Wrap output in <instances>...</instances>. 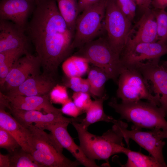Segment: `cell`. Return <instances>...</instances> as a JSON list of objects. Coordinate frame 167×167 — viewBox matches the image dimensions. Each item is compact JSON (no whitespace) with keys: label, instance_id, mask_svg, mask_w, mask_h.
Listing matches in <instances>:
<instances>
[{"label":"cell","instance_id":"1","mask_svg":"<svg viewBox=\"0 0 167 167\" xmlns=\"http://www.w3.org/2000/svg\"><path fill=\"white\" fill-rule=\"evenodd\" d=\"M25 32L40 61L42 74L54 78L59 65L74 49V34L60 14L56 0H36Z\"/></svg>","mask_w":167,"mask_h":167},{"label":"cell","instance_id":"2","mask_svg":"<svg viewBox=\"0 0 167 167\" xmlns=\"http://www.w3.org/2000/svg\"><path fill=\"white\" fill-rule=\"evenodd\" d=\"M121 120H117L111 129L101 136L97 135L83 128L80 123L74 121L71 123L76 130L80 147L86 156L93 161L104 160L109 164L110 157L116 154L123 153L125 148L121 130Z\"/></svg>","mask_w":167,"mask_h":167},{"label":"cell","instance_id":"3","mask_svg":"<svg viewBox=\"0 0 167 167\" xmlns=\"http://www.w3.org/2000/svg\"><path fill=\"white\" fill-rule=\"evenodd\" d=\"M108 105L120 115L121 119L132 122V127L151 130L167 129L165 111L160 106L149 102L140 100L118 103L115 98H113Z\"/></svg>","mask_w":167,"mask_h":167},{"label":"cell","instance_id":"4","mask_svg":"<svg viewBox=\"0 0 167 167\" xmlns=\"http://www.w3.org/2000/svg\"><path fill=\"white\" fill-rule=\"evenodd\" d=\"M28 128L31 134V154L42 167H75L81 165L63 154V148L51 133L48 134L34 124Z\"/></svg>","mask_w":167,"mask_h":167},{"label":"cell","instance_id":"5","mask_svg":"<svg viewBox=\"0 0 167 167\" xmlns=\"http://www.w3.org/2000/svg\"><path fill=\"white\" fill-rule=\"evenodd\" d=\"M74 55L86 58L90 63L104 70L110 79L116 82L125 68L120 56L111 47L106 36H100L87 43Z\"/></svg>","mask_w":167,"mask_h":167},{"label":"cell","instance_id":"6","mask_svg":"<svg viewBox=\"0 0 167 167\" xmlns=\"http://www.w3.org/2000/svg\"><path fill=\"white\" fill-rule=\"evenodd\" d=\"M107 0H101L85 9L76 22L73 42L79 49L97 37L104 32Z\"/></svg>","mask_w":167,"mask_h":167},{"label":"cell","instance_id":"7","mask_svg":"<svg viewBox=\"0 0 167 167\" xmlns=\"http://www.w3.org/2000/svg\"><path fill=\"white\" fill-rule=\"evenodd\" d=\"M117 83V96L122 102H132L143 99L160 106V97L153 94L143 75L137 69L125 67L119 75Z\"/></svg>","mask_w":167,"mask_h":167},{"label":"cell","instance_id":"8","mask_svg":"<svg viewBox=\"0 0 167 167\" xmlns=\"http://www.w3.org/2000/svg\"><path fill=\"white\" fill-rule=\"evenodd\" d=\"M132 21L120 11L115 0H107L105 28L107 40L120 56L132 27Z\"/></svg>","mask_w":167,"mask_h":167},{"label":"cell","instance_id":"9","mask_svg":"<svg viewBox=\"0 0 167 167\" xmlns=\"http://www.w3.org/2000/svg\"><path fill=\"white\" fill-rule=\"evenodd\" d=\"M132 68L140 71L152 92L160 97V106L167 114V67L156 60L139 63Z\"/></svg>","mask_w":167,"mask_h":167},{"label":"cell","instance_id":"10","mask_svg":"<svg viewBox=\"0 0 167 167\" xmlns=\"http://www.w3.org/2000/svg\"><path fill=\"white\" fill-rule=\"evenodd\" d=\"M167 54V44L158 41L141 43L125 47L120 55L121 60L126 67L132 68L137 64L148 61L158 60Z\"/></svg>","mask_w":167,"mask_h":167},{"label":"cell","instance_id":"11","mask_svg":"<svg viewBox=\"0 0 167 167\" xmlns=\"http://www.w3.org/2000/svg\"><path fill=\"white\" fill-rule=\"evenodd\" d=\"M127 125L122 121L121 130L127 144L131 139L145 149L160 163L162 167H167L163 154V148L165 143L156 134L154 130L149 131H143L141 129L132 127L128 130Z\"/></svg>","mask_w":167,"mask_h":167},{"label":"cell","instance_id":"12","mask_svg":"<svg viewBox=\"0 0 167 167\" xmlns=\"http://www.w3.org/2000/svg\"><path fill=\"white\" fill-rule=\"evenodd\" d=\"M0 105L6 108L11 114L23 126L28 128L34 124L41 128L49 124L62 122L71 123L74 121L81 122L82 119L78 118H68L63 116L62 113H49L44 114L37 110H27L15 109L9 105L2 99H0Z\"/></svg>","mask_w":167,"mask_h":167},{"label":"cell","instance_id":"13","mask_svg":"<svg viewBox=\"0 0 167 167\" xmlns=\"http://www.w3.org/2000/svg\"><path fill=\"white\" fill-rule=\"evenodd\" d=\"M40 61L29 53L20 57L7 75L3 87L7 91L22 84L29 77L40 74Z\"/></svg>","mask_w":167,"mask_h":167},{"label":"cell","instance_id":"14","mask_svg":"<svg viewBox=\"0 0 167 167\" xmlns=\"http://www.w3.org/2000/svg\"><path fill=\"white\" fill-rule=\"evenodd\" d=\"M158 40L154 11L149 7L143 11L140 19L132 27L125 47L139 43L156 42Z\"/></svg>","mask_w":167,"mask_h":167},{"label":"cell","instance_id":"15","mask_svg":"<svg viewBox=\"0 0 167 167\" xmlns=\"http://www.w3.org/2000/svg\"><path fill=\"white\" fill-rule=\"evenodd\" d=\"M69 123L59 122L45 126L41 129L49 131L61 146L69 151L81 165L86 167H99L94 161L88 158L80 146L75 142L67 130Z\"/></svg>","mask_w":167,"mask_h":167},{"label":"cell","instance_id":"16","mask_svg":"<svg viewBox=\"0 0 167 167\" xmlns=\"http://www.w3.org/2000/svg\"><path fill=\"white\" fill-rule=\"evenodd\" d=\"M36 0H1L0 19L11 21L25 29Z\"/></svg>","mask_w":167,"mask_h":167},{"label":"cell","instance_id":"17","mask_svg":"<svg viewBox=\"0 0 167 167\" xmlns=\"http://www.w3.org/2000/svg\"><path fill=\"white\" fill-rule=\"evenodd\" d=\"M30 42L25 29L11 21L0 19V53L16 49L28 51Z\"/></svg>","mask_w":167,"mask_h":167},{"label":"cell","instance_id":"18","mask_svg":"<svg viewBox=\"0 0 167 167\" xmlns=\"http://www.w3.org/2000/svg\"><path fill=\"white\" fill-rule=\"evenodd\" d=\"M49 95L9 96L0 92V97L11 106L15 109L27 110H43L45 113H62L61 109L54 107L52 104Z\"/></svg>","mask_w":167,"mask_h":167},{"label":"cell","instance_id":"19","mask_svg":"<svg viewBox=\"0 0 167 167\" xmlns=\"http://www.w3.org/2000/svg\"><path fill=\"white\" fill-rule=\"evenodd\" d=\"M57 84L54 78L40 74L29 77L18 87L8 91L6 95L9 96L45 95L49 94Z\"/></svg>","mask_w":167,"mask_h":167},{"label":"cell","instance_id":"20","mask_svg":"<svg viewBox=\"0 0 167 167\" xmlns=\"http://www.w3.org/2000/svg\"><path fill=\"white\" fill-rule=\"evenodd\" d=\"M5 108L0 105V127L10 133L16 139L21 148L31 153L32 151L31 134Z\"/></svg>","mask_w":167,"mask_h":167},{"label":"cell","instance_id":"21","mask_svg":"<svg viewBox=\"0 0 167 167\" xmlns=\"http://www.w3.org/2000/svg\"><path fill=\"white\" fill-rule=\"evenodd\" d=\"M107 98V96L105 94L102 97L92 101L85 112V118L82 119L80 123L83 128L88 129L91 125L98 122L104 121L114 124L117 121L111 116L106 115L104 112L103 102Z\"/></svg>","mask_w":167,"mask_h":167},{"label":"cell","instance_id":"22","mask_svg":"<svg viewBox=\"0 0 167 167\" xmlns=\"http://www.w3.org/2000/svg\"><path fill=\"white\" fill-rule=\"evenodd\" d=\"M87 79L90 86V94L94 99L102 97L106 94L105 87L110 78L101 69L93 65L90 66Z\"/></svg>","mask_w":167,"mask_h":167},{"label":"cell","instance_id":"23","mask_svg":"<svg viewBox=\"0 0 167 167\" xmlns=\"http://www.w3.org/2000/svg\"><path fill=\"white\" fill-rule=\"evenodd\" d=\"M89 63L86 58L73 55L63 62L62 68L67 77H82L88 73L90 67Z\"/></svg>","mask_w":167,"mask_h":167},{"label":"cell","instance_id":"24","mask_svg":"<svg viewBox=\"0 0 167 167\" xmlns=\"http://www.w3.org/2000/svg\"><path fill=\"white\" fill-rule=\"evenodd\" d=\"M29 53L21 49H12L0 53V85L3 88L6 78L16 61Z\"/></svg>","mask_w":167,"mask_h":167},{"label":"cell","instance_id":"25","mask_svg":"<svg viewBox=\"0 0 167 167\" xmlns=\"http://www.w3.org/2000/svg\"><path fill=\"white\" fill-rule=\"evenodd\" d=\"M59 12L68 27L75 34L76 22L79 15L76 0H56Z\"/></svg>","mask_w":167,"mask_h":167},{"label":"cell","instance_id":"26","mask_svg":"<svg viewBox=\"0 0 167 167\" xmlns=\"http://www.w3.org/2000/svg\"><path fill=\"white\" fill-rule=\"evenodd\" d=\"M128 159L122 166L126 167H162V165L151 156L145 155L125 148L123 152Z\"/></svg>","mask_w":167,"mask_h":167},{"label":"cell","instance_id":"27","mask_svg":"<svg viewBox=\"0 0 167 167\" xmlns=\"http://www.w3.org/2000/svg\"><path fill=\"white\" fill-rule=\"evenodd\" d=\"M8 154L10 167H42L35 160L31 153L21 148Z\"/></svg>","mask_w":167,"mask_h":167},{"label":"cell","instance_id":"28","mask_svg":"<svg viewBox=\"0 0 167 167\" xmlns=\"http://www.w3.org/2000/svg\"><path fill=\"white\" fill-rule=\"evenodd\" d=\"M156 23L158 41L167 44V11L153 9Z\"/></svg>","mask_w":167,"mask_h":167},{"label":"cell","instance_id":"29","mask_svg":"<svg viewBox=\"0 0 167 167\" xmlns=\"http://www.w3.org/2000/svg\"><path fill=\"white\" fill-rule=\"evenodd\" d=\"M65 76L63 80L64 85L70 88L74 92H87L90 94L89 84L87 79L80 77Z\"/></svg>","mask_w":167,"mask_h":167},{"label":"cell","instance_id":"30","mask_svg":"<svg viewBox=\"0 0 167 167\" xmlns=\"http://www.w3.org/2000/svg\"><path fill=\"white\" fill-rule=\"evenodd\" d=\"M0 147L11 153L21 148L15 138L8 131L0 127Z\"/></svg>","mask_w":167,"mask_h":167},{"label":"cell","instance_id":"31","mask_svg":"<svg viewBox=\"0 0 167 167\" xmlns=\"http://www.w3.org/2000/svg\"><path fill=\"white\" fill-rule=\"evenodd\" d=\"M50 101L55 104L62 105L66 103L70 99L67 90V87L64 85L57 84L49 93Z\"/></svg>","mask_w":167,"mask_h":167},{"label":"cell","instance_id":"32","mask_svg":"<svg viewBox=\"0 0 167 167\" xmlns=\"http://www.w3.org/2000/svg\"><path fill=\"white\" fill-rule=\"evenodd\" d=\"M91 96L88 92H74L72 98L75 105L84 112H86L92 102Z\"/></svg>","mask_w":167,"mask_h":167},{"label":"cell","instance_id":"33","mask_svg":"<svg viewBox=\"0 0 167 167\" xmlns=\"http://www.w3.org/2000/svg\"><path fill=\"white\" fill-rule=\"evenodd\" d=\"M118 8L130 20L132 21L135 16L136 7L132 0H115Z\"/></svg>","mask_w":167,"mask_h":167},{"label":"cell","instance_id":"34","mask_svg":"<svg viewBox=\"0 0 167 167\" xmlns=\"http://www.w3.org/2000/svg\"><path fill=\"white\" fill-rule=\"evenodd\" d=\"M62 105L61 110L62 113L72 117L74 118H77L83 113L70 98Z\"/></svg>","mask_w":167,"mask_h":167},{"label":"cell","instance_id":"35","mask_svg":"<svg viewBox=\"0 0 167 167\" xmlns=\"http://www.w3.org/2000/svg\"><path fill=\"white\" fill-rule=\"evenodd\" d=\"M101 0H78L77 2L79 13L82 12L85 9Z\"/></svg>","mask_w":167,"mask_h":167},{"label":"cell","instance_id":"36","mask_svg":"<svg viewBox=\"0 0 167 167\" xmlns=\"http://www.w3.org/2000/svg\"><path fill=\"white\" fill-rule=\"evenodd\" d=\"M151 4L154 9L165 10L167 8V0H152Z\"/></svg>","mask_w":167,"mask_h":167},{"label":"cell","instance_id":"37","mask_svg":"<svg viewBox=\"0 0 167 167\" xmlns=\"http://www.w3.org/2000/svg\"><path fill=\"white\" fill-rule=\"evenodd\" d=\"M0 167H10V159L9 154L0 153Z\"/></svg>","mask_w":167,"mask_h":167},{"label":"cell","instance_id":"38","mask_svg":"<svg viewBox=\"0 0 167 167\" xmlns=\"http://www.w3.org/2000/svg\"><path fill=\"white\" fill-rule=\"evenodd\" d=\"M157 135L161 139H167V129L165 130L155 129Z\"/></svg>","mask_w":167,"mask_h":167},{"label":"cell","instance_id":"39","mask_svg":"<svg viewBox=\"0 0 167 167\" xmlns=\"http://www.w3.org/2000/svg\"><path fill=\"white\" fill-rule=\"evenodd\" d=\"M132 0L135 2L137 6L143 11L144 6V0Z\"/></svg>","mask_w":167,"mask_h":167},{"label":"cell","instance_id":"40","mask_svg":"<svg viewBox=\"0 0 167 167\" xmlns=\"http://www.w3.org/2000/svg\"><path fill=\"white\" fill-rule=\"evenodd\" d=\"M152 1V0H144V6L143 11L150 7Z\"/></svg>","mask_w":167,"mask_h":167},{"label":"cell","instance_id":"41","mask_svg":"<svg viewBox=\"0 0 167 167\" xmlns=\"http://www.w3.org/2000/svg\"><path fill=\"white\" fill-rule=\"evenodd\" d=\"M161 64L164 66L167 67V61H163L161 62Z\"/></svg>","mask_w":167,"mask_h":167}]
</instances>
